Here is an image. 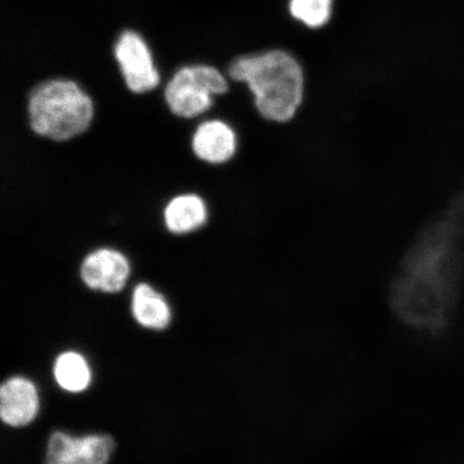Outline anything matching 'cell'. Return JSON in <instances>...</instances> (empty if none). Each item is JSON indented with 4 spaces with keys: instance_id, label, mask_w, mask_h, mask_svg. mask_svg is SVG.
Returning <instances> with one entry per match:
<instances>
[{
    "instance_id": "6da1fadb",
    "label": "cell",
    "mask_w": 464,
    "mask_h": 464,
    "mask_svg": "<svg viewBox=\"0 0 464 464\" xmlns=\"http://www.w3.org/2000/svg\"><path fill=\"white\" fill-rule=\"evenodd\" d=\"M228 78L245 84L261 120L285 125L297 118L305 102V75L293 54L270 50L232 60Z\"/></svg>"
},
{
    "instance_id": "3957f363",
    "label": "cell",
    "mask_w": 464,
    "mask_h": 464,
    "mask_svg": "<svg viewBox=\"0 0 464 464\" xmlns=\"http://www.w3.org/2000/svg\"><path fill=\"white\" fill-rule=\"evenodd\" d=\"M230 85L226 75L207 63H191L174 72L164 90L169 111L179 119L191 120L214 106V98L224 96Z\"/></svg>"
},
{
    "instance_id": "8992f818",
    "label": "cell",
    "mask_w": 464,
    "mask_h": 464,
    "mask_svg": "<svg viewBox=\"0 0 464 464\" xmlns=\"http://www.w3.org/2000/svg\"><path fill=\"white\" fill-rule=\"evenodd\" d=\"M80 277L86 287L107 294L121 293L130 276L126 255L112 247L90 252L80 265Z\"/></svg>"
},
{
    "instance_id": "277c9868",
    "label": "cell",
    "mask_w": 464,
    "mask_h": 464,
    "mask_svg": "<svg viewBox=\"0 0 464 464\" xmlns=\"http://www.w3.org/2000/svg\"><path fill=\"white\" fill-rule=\"evenodd\" d=\"M113 55L121 78L132 94H147L160 85V74L152 51L138 32L132 29L121 32L113 45Z\"/></svg>"
},
{
    "instance_id": "8fae6325",
    "label": "cell",
    "mask_w": 464,
    "mask_h": 464,
    "mask_svg": "<svg viewBox=\"0 0 464 464\" xmlns=\"http://www.w3.org/2000/svg\"><path fill=\"white\" fill-rule=\"evenodd\" d=\"M57 384L69 392H81L89 387L92 374L84 357L75 352L61 353L54 363Z\"/></svg>"
},
{
    "instance_id": "52a82bcc",
    "label": "cell",
    "mask_w": 464,
    "mask_h": 464,
    "mask_svg": "<svg viewBox=\"0 0 464 464\" xmlns=\"http://www.w3.org/2000/svg\"><path fill=\"white\" fill-rule=\"evenodd\" d=\"M239 137L228 121L212 119L201 121L191 136V150L206 164L220 166L236 158Z\"/></svg>"
},
{
    "instance_id": "ba28073f",
    "label": "cell",
    "mask_w": 464,
    "mask_h": 464,
    "mask_svg": "<svg viewBox=\"0 0 464 464\" xmlns=\"http://www.w3.org/2000/svg\"><path fill=\"white\" fill-rule=\"evenodd\" d=\"M39 394L32 381L11 377L0 388V416L5 425L24 427L38 414Z\"/></svg>"
},
{
    "instance_id": "30bf717a",
    "label": "cell",
    "mask_w": 464,
    "mask_h": 464,
    "mask_svg": "<svg viewBox=\"0 0 464 464\" xmlns=\"http://www.w3.org/2000/svg\"><path fill=\"white\" fill-rule=\"evenodd\" d=\"M131 312L144 328L164 330L171 322V310L164 295L148 283L137 284L132 290Z\"/></svg>"
},
{
    "instance_id": "5b68a950",
    "label": "cell",
    "mask_w": 464,
    "mask_h": 464,
    "mask_svg": "<svg viewBox=\"0 0 464 464\" xmlns=\"http://www.w3.org/2000/svg\"><path fill=\"white\" fill-rule=\"evenodd\" d=\"M114 449L115 442L110 435L72 437L56 431L49 439L46 464H107Z\"/></svg>"
},
{
    "instance_id": "9c48e42d",
    "label": "cell",
    "mask_w": 464,
    "mask_h": 464,
    "mask_svg": "<svg viewBox=\"0 0 464 464\" xmlns=\"http://www.w3.org/2000/svg\"><path fill=\"white\" fill-rule=\"evenodd\" d=\"M205 199L198 194L184 193L172 197L162 212L165 227L172 235H188L199 230L208 222Z\"/></svg>"
},
{
    "instance_id": "7a4b0ae2",
    "label": "cell",
    "mask_w": 464,
    "mask_h": 464,
    "mask_svg": "<svg viewBox=\"0 0 464 464\" xmlns=\"http://www.w3.org/2000/svg\"><path fill=\"white\" fill-rule=\"evenodd\" d=\"M94 116V102L73 80H44L28 92L29 129L48 140L63 143L84 135Z\"/></svg>"
},
{
    "instance_id": "7c38bea8",
    "label": "cell",
    "mask_w": 464,
    "mask_h": 464,
    "mask_svg": "<svg viewBox=\"0 0 464 464\" xmlns=\"http://www.w3.org/2000/svg\"><path fill=\"white\" fill-rule=\"evenodd\" d=\"M334 0H289L288 9L295 20L310 28L327 24L332 17Z\"/></svg>"
}]
</instances>
